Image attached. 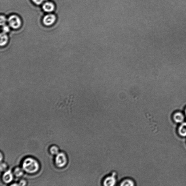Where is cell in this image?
<instances>
[{"label":"cell","instance_id":"1","mask_svg":"<svg viewBox=\"0 0 186 186\" xmlns=\"http://www.w3.org/2000/svg\"><path fill=\"white\" fill-rule=\"evenodd\" d=\"M22 168L24 171L30 174H34L38 171L40 165L38 161L31 157L26 158L22 163Z\"/></svg>","mask_w":186,"mask_h":186},{"label":"cell","instance_id":"2","mask_svg":"<svg viewBox=\"0 0 186 186\" xmlns=\"http://www.w3.org/2000/svg\"><path fill=\"white\" fill-rule=\"evenodd\" d=\"M68 162L67 155L63 152H59L56 155L55 159V163L59 168H62L65 166Z\"/></svg>","mask_w":186,"mask_h":186},{"label":"cell","instance_id":"3","mask_svg":"<svg viewBox=\"0 0 186 186\" xmlns=\"http://www.w3.org/2000/svg\"><path fill=\"white\" fill-rule=\"evenodd\" d=\"M9 25L14 29H17L20 27L21 22L20 18L15 15L11 16L8 20Z\"/></svg>","mask_w":186,"mask_h":186},{"label":"cell","instance_id":"4","mask_svg":"<svg viewBox=\"0 0 186 186\" xmlns=\"http://www.w3.org/2000/svg\"><path fill=\"white\" fill-rule=\"evenodd\" d=\"M56 17L54 15L48 14L44 17L43 22L45 25L50 26L54 23Z\"/></svg>","mask_w":186,"mask_h":186},{"label":"cell","instance_id":"5","mask_svg":"<svg viewBox=\"0 0 186 186\" xmlns=\"http://www.w3.org/2000/svg\"><path fill=\"white\" fill-rule=\"evenodd\" d=\"M173 118L174 122L177 124H181L184 122L185 120L184 115L180 112H177L174 113Z\"/></svg>","mask_w":186,"mask_h":186},{"label":"cell","instance_id":"6","mask_svg":"<svg viewBox=\"0 0 186 186\" xmlns=\"http://www.w3.org/2000/svg\"><path fill=\"white\" fill-rule=\"evenodd\" d=\"M13 174L10 170L6 171L3 174L2 179L4 183L8 184L11 183L13 179Z\"/></svg>","mask_w":186,"mask_h":186},{"label":"cell","instance_id":"7","mask_svg":"<svg viewBox=\"0 0 186 186\" xmlns=\"http://www.w3.org/2000/svg\"><path fill=\"white\" fill-rule=\"evenodd\" d=\"M179 135L182 137H186V122L181 123L178 129Z\"/></svg>","mask_w":186,"mask_h":186},{"label":"cell","instance_id":"8","mask_svg":"<svg viewBox=\"0 0 186 186\" xmlns=\"http://www.w3.org/2000/svg\"><path fill=\"white\" fill-rule=\"evenodd\" d=\"M116 182L115 178L113 176L107 177L104 180V184L105 186H113Z\"/></svg>","mask_w":186,"mask_h":186},{"label":"cell","instance_id":"9","mask_svg":"<svg viewBox=\"0 0 186 186\" xmlns=\"http://www.w3.org/2000/svg\"><path fill=\"white\" fill-rule=\"evenodd\" d=\"M43 10L47 12H51L54 11L55 9L54 5L53 4L49 2L45 3L43 6Z\"/></svg>","mask_w":186,"mask_h":186},{"label":"cell","instance_id":"10","mask_svg":"<svg viewBox=\"0 0 186 186\" xmlns=\"http://www.w3.org/2000/svg\"><path fill=\"white\" fill-rule=\"evenodd\" d=\"M23 169L17 167L14 169L13 171V174L17 177H21L24 174Z\"/></svg>","mask_w":186,"mask_h":186},{"label":"cell","instance_id":"11","mask_svg":"<svg viewBox=\"0 0 186 186\" xmlns=\"http://www.w3.org/2000/svg\"><path fill=\"white\" fill-rule=\"evenodd\" d=\"M50 152L51 154L56 155L59 153V149L57 146L53 145L50 148Z\"/></svg>","mask_w":186,"mask_h":186},{"label":"cell","instance_id":"12","mask_svg":"<svg viewBox=\"0 0 186 186\" xmlns=\"http://www.w3.org/2000/svg\"><path fill=\"white\" fill-rule=\"evenodd\" d=\"M1 45H5L8 41V37L5 33L1 34Z\"/></svg>","mask_w":186,"mask_h":186},{"label":"cell","instance_id":"13","mask_svg":"<svg viewBox=\"0 0 186 186\" xmlns=\"http://www.w3.org/2000/svg\"><path fill=\"white\" fill-rule=\"evenodd\" d=\"M134 185V182L132 180L127 179H126L121 182L120 184L121 186H132Z\"/></svg>","mask_w":186,"mask_h":186},{"label":"cell","instance_id":"14","mask_svg":"<svg viewBox=\"0 0 186 186\" xmlns=\"http://www.w3.org/2000/svg\"><path fill=\"white\" fill-rule=\"evenodd\" d=\"M8 168V166H7L6 163H2L1 164V172H4Z\"/></svg>","mask_w":186,"mask_h":186},{"label":"cell","instance_id":"15","mask_svg":"<svg viewBox=\"0 0 186 186\" xmlns=\"http://www.w3.org/2000/svg\"><path fill=\"white\" fill-rule=\"evenodd\" d=\"M6 22V19L4 16H1V25L4 26L5 25Z\"/></svg>","mask_w":186,"mask_h":186},{"label":"cell","instance_id":"16","mask_svg":"<svg viewBox=\"0 0 186 186\" xmlns=\"http://www.w3.org/2000/svg\"><path fill=\"white\" fill-rule=\"evenodd\" d=\"M18 184L19 185L25 186L27 184V182L26 180L22 179L20 180Z\"/></svg>","mask_w":186,"mask_h":186},{"label":"cell","instance_id":"17","mask_svg":"<svg viewBox=\"0 0 186 186\" xmlns=\"http://www.w3.org/2000/svg\"><path fill=\"white\" fill-rule=\"evenodd\" d=\"M46 1V0H33L34 2L38 5L41 4L44 1Z\"/></svg>","mask_w":186,"mask_h":186},{"label":"cell","instance_id":"18","mask_svg":"<svg viewBox=\"0 0 186 186\" xmlns=\"http://www.w3.org/2000/svg\"><path fill=\"white\" fill-rule=\"evenodd\" d=\"M3 27V30L5 33L8 32L9 31V28L8 26L6 25H4Z\"/></svg>","mask_w":186,"mask_h":186},{"label":"cell","instance_id":"19","mask_svg":"<svg viewBox=\"0 0 186 186\" xmlns=\"http://www.w3.org/2000/svg\"><path fill=\"white\" fill-rule=\"evenodd\" d=\"M11 186H18L19 185L18 184H17L16 183H15L14 184H11Z\"/></svg>","mask_w":186,"mask_h":186},{"label":"cell","instance_id":"20","mask_svg":"<svg viewBox=\"0 0 186 186\" xmlns=\"http://www.w3.org/2000/svg\"><path fill=\"white\" fill-rule=\"evenodd\" d=\"M2 153L1 152V162H2Z\"/></svg>","mask_w":186,"mask_h":186},{"label":"cell","instance_id":"21","mask_svg":"<svg viewBox=\"0 0 186 186\" xmlns=\"http://www.w3.org/2000/svg\"><path fill=\"white\" fill-rule=\"evenodd\" d=\"M185 116L186 117V109L185 110Z\"/></svg>","mask_w":186,"mask_h":186}]
</instances>
